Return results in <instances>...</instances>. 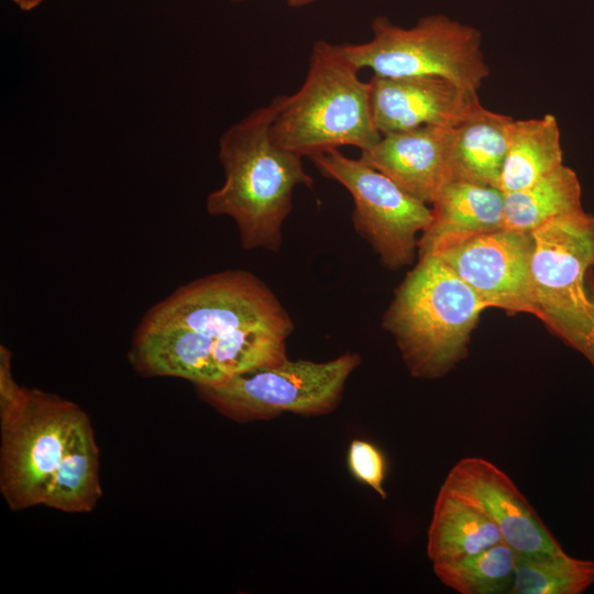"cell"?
<instances>
[{
  "label": "cell",
  "mask_w": 594,
  "mask_h": 594,
  "mask_svg": "<svg viewBox=\"0 0 594 594\" xmlns=\"http://www.w3.org/2000/svg\"><path fill=\"white\" fill-rule=\"evenodd\" d=\"M274 106L261 107L228 128L219 140L224 180L206 199L211 216L231 218L244 250L274 253L282 246L283 223L293 209L294 189L312 187L302 156L272 139Z\"/></svg>",
  "instance_id": "obj_1"
},
{
  "label": "cell",
  "mask_w": 594,
  "mask_h": 594,
  "mask_svg": "<svg viewBox=\"0 0 594 594\" xmlns=\"http://www.w3.org/2000/svg\"><path fill=\"white\" fill-rule=\"evenodd\" d=\"M531 284L539 319L562 315L591 299L586 273L594 266V216L557 217L531 232Z\"/></svg>",
  "instance_id": "obj_10"
},
{
  "label": "cell",
  "mask_w": 594,
  "mask_h": 594,
  "mask_svg": "<svg viewBox=\"0 0 594 594\" xmlns=\"http://www.w3.org/2000/svg\"><path fill=\"white\" fill-rule=\"evenodd\" d=\"M290 7H302L310 4L317 0H286Z\"/></svg>",
  "instance_id": "obj_26"
},
{
  "label": "cell",
  "mask_w": 594,
  "mask_h": 594,
  "mask_svg": "<svg viewBox=\"0 0 594 594\" xmlns=\"http://www.w3.org/2000/svg\"><path fill=\"white\" fill-rule=\"evenodd\" d=\"M427 535L432 564L452 562L503 541L496 525L480 507L442 486Z\"/></svg>",
  "instance_id": "obj_16"
},
{
  "label": "cell",
  "mask_w": 594,
  "mask_h": 594,
  "mask_svg": "<svg viewBox=\"0 0 594 594\" xmlns=\"http://www.w3.org/2000/svg\"><path fill=\"white\" fill-rule=\"evenodd\" d=\"M348 466L356 480L370 486L382 499L387 498L384 488L386 461L377 447L362 439L352 440L348 451Z\"/></svg>",
  "instance_id": "obj_23"
},
{
  "label": "cell",
  "mask_w": 594,
  "mask_h": 594,
  "mask_svg": "<svg viewBox=\"0 0 594 594\" xmlns=\"http://www.w3.org/2000/svg\"><path fill=\"white\" fill-rule=\"evenodd\" d=\"M563 164L561 133L556 116L513 119L499 189H522Z\"/></svg>",
  "instance_id": "obj_18"
},
{
  "label": "cell",
  "mask_w": 594,
  "mask_h": 594,
  "mask_svg": "<svg viewBox=\"0 0 594 594\" xmlns=\"http://www.w3.org/2000/svg\"><path fill=\"white\" fill-rule=\"evenodd\" d=\"M441 486L480 507L517 553L563 550L512 479L492 462L463 458Z\"/></svg>",
  "instance_id": "obj_11"
},
{
  "label": "cell",
  "mask_w": 594,
  "mask_h": 594,
  "mask_svg": "<svg viewBox=\"0 0 594 594\" xmlns=\"http://www.w3.org/2000/svg\"><path fill=\"white\" fill-rule=\"evenodd\" d=\"M576 173L562 164L534 184L504 193L503 228L531 233L557 217L583 210Z\"/></svg>",
  "instance_id": "obj_19"
},
{
  "label": "cell",
  "mask_w": 594,
  "mask_h": 594,
  "mask_svg": "<svg viewBox=\"0 0 594 594\" xmlns=\"http://www.w3.org/2000/svg\"><path fill=\"white\" fill-rule=\"evenodd\" d=\"M141 320L187 329L216 343L244 329L272 328L292 334L293 320L271 288L243 270L195 279L151 307Z\"/></svg>",
  "instance_id": "obj_7"
},
{
  "label": "cell",
  "mask_w": 594,
  "mask_h": 594,
  "mask_svg": "<svg viewBox=\"0 0 594 594\" xmlns=\"http://www.w3.org/2000/svg\"><path fill=\"white\" fill-rule=\"evenodd\" d=\"M360 70L342 45L316 41L302 85L272 100L275 143L302 157L342 146H373L382 134L372 117L370 84Z\"/></svg>",
  "instance_id": "obj_2"
},
{
  "label": "cell",
  "mask_w": 594,
  "mask_h": 594,
  "mask_svg": "<svg viewBox=\"0 0 594 594\" xmlns=\"http://www.w3.org/2000/svg\"><path fill=\"white\" fill-rule=\"evenodd\" d=\"M12 353L0 345V422L9 419L23 404L26 388L20 386L12 373Z\"/></svg>",
  "instance_id": "obj_24"
},
{
  "label": "cell",
  "mask_w": 594,
  "mask_h": 594,
  "mask_svg": "<svg viewBox=\"0 0 594 594\" xmlns=\"http://www.w3.org/2000/svg\"><path fill=\"white\" fill-rule=\"evenodd\" d=\"M452 128L426 125L384 134L361 151L365 163L426 204L451 180Z\"/></svg>",
  "instance_id": "obj_13"
},
{
  "label": "cell",
  "mask_w": 594,
  "mask_h": 594,
  "mask_svg": "<svg viewBox=\"0 0 594 594\" xmlns=\"http://www.w3.org/2000/svg\"><path fill=\"white\" fill-rule=\"evenodd\" d=\"M594 583V561L562 551L517 553L509 594H581Z\"/></svg>",
  "instance_id": "obj_20"
},
{
  "label": "cell",
  "mask_w": 594,
  "mask_h": 594,
  "mask_svg": "<svg viewBox=\"0 0 594 594\" xmlns=\"http://www.w3.org/2000/svg\"><path fill=\"white\" fill-rule=\"evenodd\" d=\"M81 413L58 395L26 388L21 407L0 422V491L11 510L43 505Z\"/></svg>",
  "instance_id": "obj_8"
},
{
  "label": "cell",
  "mask_w": 594,
  "mask_h": 594,
  "mask_svg": "<svg viewBox=\"0 0 594 594\" xmlns=\"http://www.w3.org/2000/svg\"><path fill=\"white\" fill-rule=\"evenodd\" d=\"M319 173L342 185L352 196L353 227L392 271L410 265L418 253L419 234L431 221L428 204L392 178L339 148L309 157Z\"/></svg>",
  "instance_id": "obj_6"
},
{
  "label": "cell",
  "mask_w": 594,
  "mask_h": 594,
  "mask_svg": "<svg viewBox=\"0 0 594 594\" xmlns=\"http://www.w3.org/2000/svg\"><path fill=\"white\" fill-rule=\"evenodd\" d=\"M532 235L498 229L435 255L488 306L539 318L531 284Z\"/></svg>",
  "instance_id": "obj_9"
},
{
  "label": "cell",
  "mask_w": 594,
  "mask_h": 594,
  "mask_svg": "<svg viewBox=\"0 0 594 594\" xmlns=\"http://www.w3.org/2000/svg\"><path fill=\"white\" fill-rule=\"evenodd\" d=\"M544 323L594 365V295L585 305L550 318Z\"/></svg>",
  "instance_id": "obj_22"
},
{
  "label": "cell",
  "mask_w": 594,
  "mask_h": 594,
  "mask_svg": "<svg viewBox=\"0 0 594 594\" xmlns=\"http://www.w3.org/2000/svg\"><path fill=\"white\" fill-rule=\"evenodd\" d=\"M516 559L517 552L501 541L462 559L433 564V572L461 594H503L513 585Z\"/></svg>",
  "instance_id": "obj_21"
},
{
  "label": "cell",
  "mask_w": 594,
  "mask_h": 594,
  "mask_svg": "<svg viewBox=\"0 0 594 594\" xmlns=\"http://www.w3.org/2000/svg\"><path fill=\"white\" fill-rule=\"evenodd\" d=\"M16 7L22 11H32L38 7L43 0H13Z\"/></svg>",
  "instance_id": "obj_25"
},
{
  "label": "cell",
  "mask_w": 594,
  "mask_h": 594,
  "mask_svg": "<svg viewBox=\"0 0 594 594\" xmlns=\"http://www.w3.org/2000/svg\"><path fill=\"white\" fill-rule=\"evenodd\" d=\"M369 84L373 121L382 135L426 125L454 127L480 101L477 92L439 76L373 75Z\"/></svg>",
  "instance_id": "obj_12"
},
{
  "label": "cell",
  "mask_w": 594,
  "mask_h": 594,
  "mask_svg": "<svg viewBox=\"0 0 594 594\" xmlns=\"http://www.w3.org/2000/svg\"><path fill=\"white\" fill-rule=\"evenodd\" d=\"M232 1H243V0H232Z\"/></svg>",
  "instance_id": "obj_27"
},
{
  "label": "cell",
  "mask_w": 594,
  "mask_h": 594,
  "mask_svg": "<svg viewBox=\"0 0 594 594\" xmlns=\"http://www.w3.org/2000/svg\"><path fill=\"white\" fill-rule=\"evenodd\" d=\"M488 306L437 256L419 258L383 316L411 376L439 378L466 356L480 314Z\"/></svg>",
  "instance_id": "obj_3"
},
{
  "label": "cell",
  "mask_w": 594,
  "mask_h": 594,
  "mask_svg": "<svg viewBox=\"0 0 594 594\" xmlns=\"http://www.w3.org/2000/svg\"><path fill=\"white\" fill-rule=\"evenodd\" d=\"M513 118L481 101L452 128L451 180L499 188Z\"/></svg>",
  "instance_id": "obj_15"
},
{
  "label": "cell",
  "mask_w": 594,
  "mask_h": 594,
  "mask_svg": "<svg viewBox=\"0 0 594 594\" xmlns=\"http://www.w3.org/2000/svg\"><path fill=\"white\" fill-rule=\"evenodd\" d=\"M361 356L345 352L327 362L290 361L231 376L219 386L196 385L198 396L222 416L246 424L283 413L321 416L341 402L345 383Z\"/></svg>",
  "instance_id": "obj_5"
},
{
  "label": "cell",
  "mask_w": 594,
  "mask_h": 594,
  "mask_svg": "<svg viewBox=\"0 0 594 594\" xmlns=\"http://www.w3.org/2000/svg\"><path fill=\"white\" fill-rule=\"evenodd\" d=\"M431 205V221L418 241V258L503 228L504 191L494 186L450 180Z\"/></svg>",
  "instance_id": "obj_14"
},
{
  "label": "cell",
  "mask_w": 594,
  "mask_h": 594,
  "mask_svg": "<svg viewBox=\"0 0 594 594\" xmlns=\"http://www.w3.org/2000/svg\"><path fill=\"white\" fill-rule=\"evenodd\" d=\"M102 495L99 449L86 413L76 419L43 505L65 513H88Z\"/></svg>",
  "instance_id": "obj_17"
},
{
  "label": "cell",
  "mask_w": 594,
  "mask_h": 594,
  "mask_svg": "<svg viewBox=\"0 0 594 594\" xmlns=\"http://www.w3.org/2000/svg\"><path fill=\"white\" fill-rule=\"evenodd\" d=\"M342 48L360 69L376 76H439L477 92L490 75L481 32L444 14L427 15L411 28L378 16L369 41Z\"/></svg>",
  "instance_id": "obj_4"
}]
</instances>
